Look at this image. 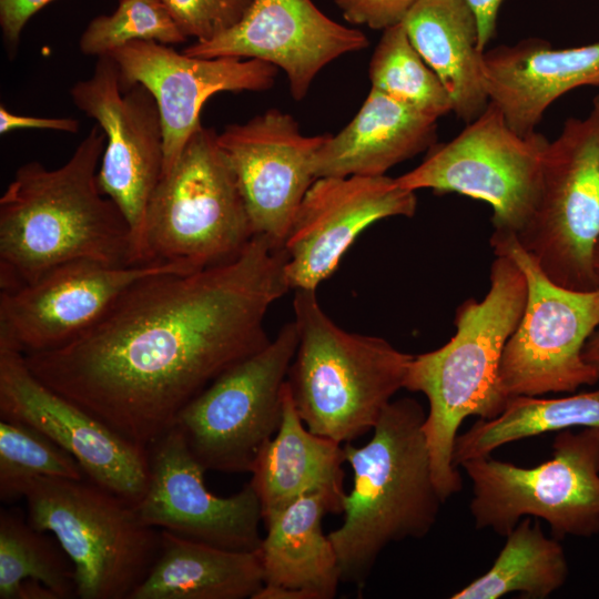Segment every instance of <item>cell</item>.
<instances>
[{
	"label": "cell",
	"mask_w": 599,
	"mask_h": 599,
	"mask_svg": "<svg viewBox=\"0 0 599 599\" xmlns=\"http://www.w3.org/2000/svg\"><path fill=\"white\" fill-rule=\"evenodd\" d=\"M283 246L255 235L234 258L129 287L89 329L23 354L48 387L149 449L225 370L270 343L264 321L291 288Z\"/></svg>",
	"instance_id": "obj_1"
},
{
	"label": "cell",
	"mask_w": 599,
	"mask_h": 599,
	"mask_svg": "<svg viewBox=\"0 0 599 599\" xmlns=\"http://www.w3.org/2000/svg\"><path fill=\"white\" fill-rule=\"evenodd\" d=\"M106 138L91 128L58 169L22 164L0 197V291L30 284L61 264H133L129 224L98 183Z\"/></svg>",
	"instance_id": "obj_2"
},
{
	"label": "cell",
	"mask_w": 599,
	"mask_h": 599,
	"mask_svg": "<svg viewBox=\"0 0 599 599\" xmlns=\"http://www.w3.org/2000/svg\"><path fill=\"white\" fill-rule=\"evenodd\" d=\"M489 281L483 300L470 297L457 307L455 335L437 349L414 355L405 379V389L428 400L423 430L444 501L463 488L453 463L459 426L469 416L495 418L509 398L501 386L500 363L525 308L527 282L506 255H496Z\"/></svg>",
	"instance_id": "obj_3"
},
{
	"label": "cell",
	"mask_w": 599,
	"mask_h": 599,
	"mask_svg": "<svg viewBox=\"0 0 599 599\" xmlns=\"http://www.w3.org/2000/svg\"><path fill=\"white\" fill-rule=\"evenodd\" d=\"M423 406L392 400L363 446L343 444L353 486L342 497L343 521L328 534L342 582L363 588L383 550L424 538L435 526L441 499L423 430Z\"/></svg>",
	"instance_id": "obj_4"
},
{
	"label": "cell",
	"mask_w": 599,
	"mask_h": 599,
	"mask_svg": "<svg viewBox=\"0 0 599 599\" xmlns=\"http://www.w3.org/2000/svg\"><path fill=\"white\" fill-rule=\"evenodd\" d=\"M293 311L297 347L286 383L295 408L312 433L351 443L373 430L404 388L414 355L385 338L343 329L316 291H295Z\"/></svg>",
	"instance_id": "obj_5"
},
{
	"label": "cell",
	"mask_w": 599,
	"mask_h": 599,
	"mask_svg": "<svg viewBox=\"0 0 599 599\" xmlns=\"http://www.w3.org/2000/svg\"><path fill=\"white\" fill-rule=\"evenodd\" d=\"M28 522L51 532L72 562L81 599H129L155 562L161 530L134 504L83 479L41 476L21 490Z\"/></svg>",
	"instance_id": "obj_6"
},
{
	"label": "cell",
	"mask_w": 599,
	"mask_h": 599,
	"mask_svg": "<svg viewBox=\"0 0 599 599\" xmlns=\"http://www.w3.org/2000/svg\"><path fill=\"white\" fill-rule=\"evenodd\" d=\"M212 128L201 125L148 205L143 263L203 270L236 257L255 236L234 171Z\"/></svg>",
	"instance_id": "obj_7"
},
{
	"label": "cell",
	"mask_w": 599,
	"mask_h": 599,
	"mask_svg": "<svg viewBox=\"0 0 599 599\" xmlns=\"http://www.w3.org/2000/svg\"><path fill=\"white\" fill-rule=\"evenodd\" d=\"M460 467L473 483L477 529L506 537L524 517H536L558 540L599 534V427L558 432L551 458L534 467L490 455Z\"/></svg>",
	"instance_id": "obj_8"
},
{
	"label": "cell",
	"mask_w": 599,
	"mask_h": 599,
	"mask_svg": "<svg viewBox=\"0 0 599 599\" xmlns=\"http://www.w3.org/2000/svg\"><path fill=\"white\" fill-rule=\"evenodd\" d=\"M556 284L599 288V95L585 118H570L549 141L536 209L516 235Z\"/></svg>",
	"instance_id": "obj_9"
},
{
	"label": "cell",
	"mask_w": 599,
	"mask_h": 599,
	"mask_svg": "<svg viewBox=\"0 0 599 599\" xmlns=\"http://www.w3.org/2000/svg\"><path fill=\"white\" fill-rule=\"evenodd\" d=\"M490 246L522 271L527 300L506 343L500 382L507 397L572 393L599 382L583 347L599 326V288L573 291L552 282L522 248L516 234L494 230Z\"/></svg>",
	"instance_id": "obj_10"
},
{
	"label": "cell",
	"mask_w": 599,
	"mask_h": 599,
	"mask_svg": "<svg viewBox=\"0 0 599 599\" xmlns=\"http://www.w3.org/2000/svg\"><path fill=\"white\" fill-rule=\"evenodd\" d=\"M548 144L537 131L517 133L489 102L457 136L432 146L418 166L395 179L414 192L429 189L488 203L494 230L518 235L540 195Z\"/></svg>",
	"instance_id": "obj_11"
},
{
	"label": "cell",
	"mask_w": 599,
	"mask_h": 599,
	"mask_svg": "<svg viewBox=\"0 0 599 599\" xmlns=\"http://www.w3.org/2000/svg\"><path fill=\"white\" fill-rule=\"evenodd\" d=\"M297 347L294 322L257 353L235 364L179 414L175 426L206 470L251 473L276 434L283 389Z\"/></svg>",
	"instance_id": "obj_12"
},
{
	"label": "cell",
	"mask_w": 599,
	"mask_h": 599,
	"mask_svg": "<svg viewBox=\"0 0 599 599\" xmlns=\"http://www.w3.org/2000/svg\"><path fill=\"white\" fill-rule=\"evenodd\" d=\"M70 95L73 104L95 120L105 134L98 183L129 224L133 264H145L142 245L146 209L164 164L158 102L139 83L122 91L116 63L109 54L98 57L92 75L75 82Z\"/></svg>",
	"instance_id": "obj_13"
},
{
	"label": "cell",
	"mask_w": 599,
	"mask_h": 599,
	"mask_svg": "<svg viewBox=\"0 0 599 599\" xmlns=\"http://www.w3.org/2000/svg\"><path fill=\"white\" fill-rule=\"evenodd\" d=\"M182 262L113 266L78 260L37 281L0 291V346L30 354L58 348L94 325L133 284L161 273H190Z\"/></svg>",
	"instance_id": "obj_14"
},
{
	"label": "cell",
	"mask_w": 599,
	"mask_h": 599,
	"mask_svg": "<svg viewBox=\"0 0 599 599\" xmlns=\"http://www.w3.org/2000/svg\"><path fill=\"white\" fill-rule=\"evenodd\" d=\"M0 417L27 424L80 464L94 484L136 504L150 477L149 449L131 443L42 383L19 351L0 346Z\"/></svg>",
	"instance_id": "obj_15"
},
{
	"label": "cell",
	"mask_w": 599,
	"mask_h": 599,
	"mask_svg": "<svg viewBox=\"0 0 599 599\" xmlns=\"http://www.w3.org/2000/svg\"><path fill=\"white\" fill-rule=\"evenodd\" d=\"M149 467L146 490L134 505L144 525L227 550L260 548L263 519L251 484L230 497L212 494L204 483L206 469L179 427L149 448Z\"/></svg>",
	"instance_id": "obj_16"
},
{
	"label": "cell",
	"mask_w": 599,
	"mask_h": 599,
	"mask_svg": "<svg viewBox=\"0 0 599 599\" xmlns=\"http://www.w3.org/2000/svg\"><path fill=\"white\" fill-rule=\"evenodd\" d=\"M416 209V192L387 175L317 177L283 245L290 288L316 291L364 230L384 219L412 217Z\"/></svg>",
	"instance_id": "obj_17"
},
{
	"label": "cell",
	"mask_w": 599,
	"mask_h": 599,
	"mask_svg": "<svg viewBox=\"0 0 599 599\" xmlns=\"http://www.w3.org/2000/svg\"><path fill=\"white\" fill-rule=\"evenodd\" d=\"M109 55L116 63L122 91L139 83L158 102L164 136L162 175L202 125L201 111L212 95L267 90L278 70L258 59L192 57L155 41H133Z\"/></svg>",
	"instance_id": "obj_18"
},
{
	"label": "cell",
	"mask_w": 599,
	"mask_h": 599,
	"mask_svg": "<svg viewBox=\"0 0 599 599\" xmlns=\"http://www.w3.org/2000/svg\"><path fill=\"white\" fill-rule=\"evenodd\" d=\"M327 134L308 136L288 113L270 109L217 134L237 180L255 235L283 246Z\"/></svg>",
	"instance_id": "obj_19"
},
{
	"label": "cell",
	"mask_w": 599,
	"mask_h": 599,
	"mask_svg": "<svg viewBox=\"0 0 599 599\" xmlns=\"http://www.w3.org/2000/svg\"><path fill=\"white\" fill-rule=\"evenodd\" d=\"M367 45L362 31L331 19L312 0H254L232 29L209 41H194L183 52L268 62L285 72L292 97L301 101L322 69Z\"/></svg>",
	"instance_id": "obj_20"
},
{
	"label": "cell",
	"mask_w": 599,
	"mask_h": 599,
	"mask_svg": "<svg viewBox=\"0 0 599 599\" xmlns=\"http://www.w3.org/2000/svg\"><path fill=\"white\" fill-rule=\"evenodd\" d=\"M489 102L517 133L536 131L546 110L569 91L599 85V41L556 49L537 38L484 52Z\"/></svg>",
	"instance_id": "obj_21"
},
{
	"label": "cell",
	"mask_w": 599,
	"mask_h": 599,
	"mask_svg": "<svg viewBox=\"0 0 599 599\" xmlns=\"http://www.w3.org/2000/svg\"><path fill=\"white\" fill-rule=\"evenodd\" d=\"M344 494H309L264 521L266 535L258 548L264 585L254 599L336 596L342 582L338 558L322 521L328 514L342 512Z\"/></svg>",
	"instance_id": "obj_22"
},
{
	"label": "cell",
	"mask_w": 599,
	"mask_h": 599,
	"mask_svg": "<svg viewBox=\"0 0 599 599\" xmlns=\"http://www.w3.org/2000/svg\"><path fill=\"white\" fill-rule=\"evenodd\" d=\"M437 120L370 88L352 121L316 152L315 176L386 175L435 145Z\"/></svg>",
	"instance_id": "obj_23"
},
{
	"label": "cell",
	"mask_w": 599,
	"mask_h": 599,
	"mask_svg": "<svg viewBox=\"0 0 599 599\" xmlns=\"http://www.w3.org/2000/svg\"><path fill=\"white\" fill-rule=\"evenodd\" d=\"M435 72L456 116L469 123L489 104L476 16L465 0H418L402 22Z\"/></svg>",
	"instance_id": "obj_24"
},
{
	"label": "cell",
	"mask_w": 599,
	"mask_h": 599,
	"mask_svg": "<svg viewBox=\"0 0 599 599\" xmlns=\"http://www.w3.org/2000/svg\"><path fill=\"white\" fill-rule=\"evenodd\" d=\"M343 444L312 433L300 417L288 385L276 434L257 455L250 480L261 505L263 522L309 494H344Z\"/></svg>",
	"instance_id": "obj_25"
},
{
	"label": "cell",
	"mask_w": 599,
	"mask_h": 599,
	"mask_svg": "<svg viewBox=\"0 0 599 599\" xmlns=\"http://www.w3.org/2000/svg\"><path fill=\"white\" fill-rule=\"evenodd\" d=\"M263 585L258 549L227 550L161 529L158 558L129 599H254Z\"/></svg>",
	"instance_id": "obj_26"
},
{
	"label": "cell",
	"mask_w": 599,
	"mask_h": 599,
	"mask_svg": "<svg viewBox=\"0 0 599 599\" xmlns=\"http://www.w3.org/2000/svg\"><path fill=\"white\" fill-rule=\"evenodd\" d=\"M579 427H599V388L557 398L509 397L498 416L479 418L457 436L453 463L458 467L512 441Z\"/></svg>",
	"instance_id": "obj_27"
},
{
	"label": "cell",
	"mask_w": 599,
	"mask_h": 599,
	"mask_svg": "<svg viewBox=\"0 0 599 599\" xmlns=\"http://www.w3.org/2000/svg\"><path fill=\"white\" fill-rule=\"evenodd\" d=\"M569 565L560 540L547 537L538 521L524 517L506 536L491 567L450 596L453 599H498L512 592L545 599L561 588Z\"/></svg>",
	"instance_id": "obj_28"
},
{
	"label": "cell",
	"mask_w": 599,
	"mask_h": 599,
	"mask_svg": "<svg viewBox=\"0 0 599 599\" xmlns=\"http://www.w3.org/2000/svg\"><path fill=\"white\" fill-rule=\"evenodd\" d=\"M368 78L370 88L437 119L453 112L446 89L414 48L402 22L383 30Z\"/></svg>",
	"instance_id": "obj_29"
},
{
	"label": "cell",
	"mask_w": 599,
	"mask_h": 599,
	"mask_svg": "<svg viewBox=\"0 0 599 599\" xmlns=\"http://www.w3.org/2000/svg\"><path fill=\"white\" fill-rule=\"evenodd\" d=\"M62 549V548H60ZM44 532L13 511L0 514V599H16L20 583L35 579L59 599L77 597L72 562Z\"/></svg>",
	"instance_id": "obj_30"
},
{
	"label": "cell",
	"mask_w": 599,
	"mask_h": 599,
	"mask_svg": "<svg viewBox=\"0 0 599 599\" xmlns=\"http://www.w3.org/2000/svg\"><path fill=\"white\" fill-rule=\"evenodd\" d=\"M83 479L78 460L38 429L0 420V497H21L23 486L37 477Z\"/></svg>",
	"instance_id": "obj_31"
},
{
	"label": "cell",
	"mask_w": 599,
	"mask_h": 599,
	"mask_svg": "<svg viewBox=\"0 0 599 599\" xmlns=\"http://www.w3.org/2000/svg\"><path fill=\"white\" fill-rule=\"evenodd\" d=\"M187 37L163 0H119L111 14L93 18L82 32L80 51L85 55H106L133 41L179 44Z\"/></svg>",
	"instance_id": "obj_32"
},
{
	"label": "cell",
	"mask_w": 599,
	"mask_h": 599,
	"mask_svg": "<svg viewBox=\"0 0 599 599\" xmlns=\"http://www.w3.org/2000/svg\"><path fill=\"white\" fill-rule=\"evenodd\" d=\"M187 38L212 40L236 26L254 0H163Z\"/></svg>",
	"instance_id": "obj_33"
},
{
	"label": "cell",
	"mask_w": 599,
	"mask_h": 599,
	"mask_svg": "<svg viewBox=\"0 0 599 599\" xmlns=\"http://www.w3.org/2000/svg\"><path fill=\"white\" fill-rule=\"evenodd\" d=\"M418 0H335L344 19L352 24L385 30L403 22Z\"/></svg>",
	"instance_id": "obj_34"
},
{
	"label": "cell",
	"mask_w": 599,
	"mask_h": 599,
	"mask_svg": "<svg viewBox=\"0 0 599 599\" xmlns=\"http://www.w3.org/2000/svg\"><path fill=\"white\" fill-rule=\"evenodd\" d=\"M54 0H0V28L6 51L14 58L27 22Z\"/></svg>",
	"instance_id": "obj_35"
},
{
	"label": "cell",
	"mask_w": 599,
	"mask_h": 599,
	"mask_svg": "<svg viewBox=\"0 0 599 599\" xmlns=\"http://www.w3.org/2000/svg\"><path fill=\"white\" fill-rule=\"evenodd\" d=\"M22 129L53 130L67 133H77L80 123L73 118H43L20 115L9 111L3 104L0 105V133Z\"/></svg>",
	"instance_id": "obj_36"
},
{
	"label": "cell",
	"mask_w": 599,
	"mask_h": 599,
	"mask_svg": "<svg viewBox=\"0 0 599 599\" xmlns=\"http://www.w3.org/2000/svg\"><path fill=\"white\" fill-rule=\"evenodd\" d=\"M474 11L479 31V47L483 51L494 38L499 8L504 0H465Z\"/></svg>",
	"instance_id": "obj_37"
},
{
	"label": "cell",
	"mask_w": 599,
	"mask_h": 599,
	"mask_svg": "<svg viewBox=\"0 0 599 599\" xmlns=\"http://www.w3.org/2000/svg\"><path fill=\"white\" fill-rule=\"evenodd\" d=\"M16 599H59L54 591L35 579L23 580Z\"/></svg>",
	"instance_id": "obj_38"
},
{
	"label": "cell",
	"mask_w": 599,
	"mask_h": 599,
	"mask_svg": "<svg viewBox=\"0 0 599 599\" xmlns=\"http://www.w3.org/2000/svg\"><path fill=\"white\" fill-rule=\"evenodd\" d=\"M583 358L599 372V326L590 335L583 347Z\"/></svg>",
	"instance_id": "obj_39"
},
{
	"label": "cell",
	"mask_w": 599,
	"mask_h": 599,
	"mask_svg": "<svg viewBox=\"0 0 599 599\" xmlns=\"http://www.w3.org/2000/svg\"><path fill=\"white\" fill-rule=\"evenodd\" d=\"M595 265H596V271H597V273L599 275V247H597V251H596Z\"/></svg>",
	"instance_id": "obj_40"
},
{
	"label": "cell",
	"mask_w": 599,
	"mask_h": 599,
	"mask_svg": "<svg viewBox=\"0 0 599 599\" xmlns=\"http://www.w3.org/2000/svg\"><path fill=\"white\" fill-rule=\"evenodd\" d=\"M598 247H599V245H598Z\"/></svg>",
	"instance_id": "obj_41"
}]
</instances>
